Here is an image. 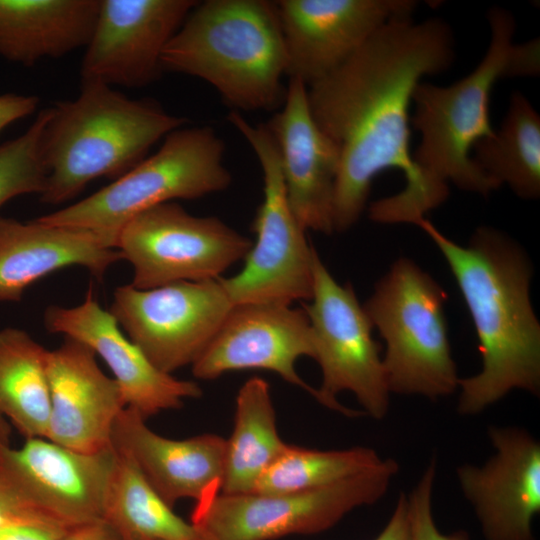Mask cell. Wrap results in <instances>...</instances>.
<instances>
[{
    "instance_id": "33",
    "label": "cell",
    "mask_w": 540,
    "mask_h": 540,
    "mask_svg": "<svg viewBox=\"0 0 540 540\" xmlns=\"http://www.w3.org/2000/svg\"><path fill=\"white\" fill-rule=\"evenodd\" d=\"M39 98L34 95L5 93L0 95V133L13 122L32 115L38 108Z\"/></svg>"
},
{
    "instance_id": "28",
    "label": "cell",
    "mask_w": 540,
    "mask_h": 540,
    "mask_svg": "<svg viewBox=\"0 0 540 540\" xmlns=\"http://www.w3.org/2000/svg\"><path fill=\"white\" fill-rule=\"evenodd\" d=\"M383 461L369 447L315 450L288 445L259 478L253 492L279 494L329 486L373 469Z\"/></svg>"
},
{
    "instance_id": "26",
    "label": "cell",
    "mask_w": 540,
    "mask_h": 540,
    "mask_svg": "<svg viewBox=\"0 0 540 540\" xmlns=\"http://www.w3.org/2000/svg\"><path fill=\"white\" fill-rule=\"evenodd\" d=\"M472 150L474 163L497 188L507 184L526 200L540 196V116L522 93L511 95L500 128Z\"/></svg>"
},
{
    "instance_id": "1",
    "label": "cell",
    "mask_w": 540,
    "mask_h": 540,
    "mask_svg": "<svg viewBox=\"0 0 540 540\" xmlns=\"http://www.w3.org/2000/svg\"><path fill=\"white\" fill-rule=\"evenodd\" d=\"M454 39L440 18L396 16L378 28L342 65L308 88L311 114L340 149L333 229L351 228L365 210L374 178L401 170L416 181L410 151L413 93L426 75L449 68Z\"/></svg>"
},
{
    "instance_id": "35",
    "label": "cell",
    "mask_w": 540,
    "mask_h": 540,
    "mask_svg": "<svg viewBox=\"0 0 540 540\" xmlns=\"http://www.w3.org/2000/svg\"><path fill=\"white\" fill-rule=\"evenodd\" d=\"M60 540H120L103 521H95L69 528Z\"/></svg>"
},
{
    "instance_id": "10",
    "label": "cell",
    "mask_w": 540,
    "mask_h": 540,
    "mask_svg": "<svg viewBox=\"0 0 540 540\" xmlns=\"http://www.w3.org/2000/svg\"><path fill=\"white\" fill-rule=\"evenodd\" d=\"M305 305L315 356L322 372L315 399L345 416L361 412L337 401L343 391L353 393L364 413L383 419L389 408V389L380 356L372 337V323L350 284L341 285L331 275L317 251L313 255V292Z\"/></svg>"
},
{
    "instance_id": "12",
    "label": "cell",
    "mask_w": 540,
    "mask_h": 540,
    "mask_svg": "<svg viewBox=\"0 0 540 540\" xmlns=\"http://www.w3.org/2000/svg\"><path fill=\"white\" fill-rule=\"evenodd\" d=\"M233 306L217 278L151 289L119 286L109 311L149 361L172 374L192 366Z\"/></svg>"
},
{
    "instance_id": "20",
    "label": "cell",
    "mask_w": 540,
    "mask_h": 540,
    "mask_svg": "<svg viewBox=\"0 0 540 540\" xmlns=\"http://www.w3.org/2000/svg\"><path fill=\"white\" fill-rule=\"evenodd\" d=\"M50 415L46 439L66 448L97 453L112 446V431L127 407L117 382L107 376L96 354L65 337L47 354Z\"/></svg>"
},
{
    "instance_id": "2",
    "label": "cell",
    "mask_w": 540,
    "mask_h": 540,
    "mask_svg": "<svg viewBox=\"0 0 540 540\" xmlns=\"http://www.w3.org/2000/svg\"><path fill=\"white\" fill-rule=\"evenodd\" d=\"M490 42L476 68L462 79L438 86L420 82L410 118L420 134L412 159L416 181L399 193L369 207L374 222L416 224L449 195L448 183L488 196L498 189L476 166L471 151L494 132L489 113L495 84L506 77L536 76L540 71L539 38L514 42L516 24L511 12L493 7L488 12Z\"/></svg>"
},
{
    "instance_id": "18",
    "label": "cell",
    "mask_w": 540,
    "mask_h": 540,
    "mask_svg": "<svg viewBox=\"0 0 540 540\" xmlns=\"http://www.w3.org/2000/svg\"><path fill=\"white\" fill-rule=\"evenodd\" d=\"M46 329L77 340L99 355L109 367L128 408L148 419L161 411L179 409L184 400L199 398L201 387L157 369L129 338L109 310L98 303L90 289L74 307L49 306L44 313Z\"/></svg>"
},
{
    "instance_id": "15",
    "label": "cell",
    "mask_w": 540,
    "mask_h": 540,
    "mask_svg": "<svg viewBox=\"0 0 540 540\" xmlns=\"http://www.w3.org/2000/svg\"><path fill=\"white\" fill-rule=\"evenodd\" d=\"M287 56L286 75L307 87L326 77L390 19L412 14L411 0L275 1Z\"/></svg>"
},
{
    "instance_id": "32",
    "label": "cell",
    "mask_w": 540,
    "mask_h": 540,
    "mask_svg": "<svg viewBox=\"0 0 540 540\" xmlns=\"http://www.w3.org/2000/svg\"><path fill=\"white\" fill-rule=\"evenodd\" d=\"M68 529L49 521L14 522L0 526V540H60Z\"/></svg>"
},
{
    "instance_id": "8",
    "label": "cell",
    "mask_w": 540,
    "mask_h": 540,
    "mask_svg": "<svg viewBox=\"0 0 540 540\" xmlns=\"http://www.w3.org/2000/svg\"><path fill=\"white\" fill-rule=\"evenodd\" d=\"M229 122L254 151L263 174V200L252 230L256 240L244 258L242 270L220 277L233 305L265 303L291 305L310 300L313 292L315 248L305 236L290 206L276 143L265 124L252 125L232 110Z\"/></svg>"
},
{
    "instance_id": "24",
    "label": "cell",
    "mask_w": 540,
    "mask_h": 540,
    "mask_svg": "<svg viewBox=\"0 0 540 540\" xmlns=\"http://www.w3.org/2000/svg\"><path fill=\"white\" fill-rule=\"evenodd\" d=\"M288 444L279 436L266 380L248 379L236 397L234 429L226 439L221 492H253L259 478L282 455Z\"/></svg>"
},
{
    "instance_id": "30",
    "label": "cell",
    "mask_w": 540,
    "mask_h": 540,
    "mask_svg": "<svg viewBox=\"0 0 540 540\" xmlns=\"http://www.w3.org/2000/svg\"><path fill=\"white\" fill-rule=\"evenodd\" d=\"M436 459L431 458L416 486L407 495L411 540H470L464 531L442 533L434 520L432 495L436 477Z\"/></svg>"
},
{
    "instance_id": "23",
    "label": "cell",
    "mask_w": 540,
    "mask_h": 540,
    "mask_svg": "<svg viewBox=\"0 0 540 540\" xmlns=\"http://www.w3.org/2000/svg\"><path fill=\"white\" fill-rule=\"evenodd\" d=\"M100 0H0V56L32 66L86 47Z\"/></svg>"
},
{
    "instance_id": "17",
    "label": "cell",
    "mask_w": 540,
    "mask_h": 540,
    "mask_svg": "<svg viewBox=\"0 0 540 540\" xmlns=\"http://www.w3.org/2000/svg\"><path fill=\"white\" fill-rule=\"evenodd\" d=\"M494 454L482 466L462 464L456 474L486 540H534L540 512V444L519 427L491 426Z\"/></svg>"
},
{
    "instance_id": "31",
    "label": "cell",
    "mask_w": 540,
    "mask_h": 540,
    "mask_svg": "<svg viewBox=\"0 0 540 540\" xmlns=\"http://www.w3.org/2000/svg\"><path fill=\"white\" fill-rule=\"evenodd\" d=\"M27 521L55 522L32 509L18 495L0 468V526L14 522Z\"/></svg>"
},
{
    "instance_id": "14",
    "label": "cell",
    "mask_w": 540,
    "mask_h": 540,
    "mask_svg": "<svg viewBox=\"0 0 540 540\" xmlns=\"http://www.w3.org/2000/svg\"><path fill=\"white\" fill-rule=\"evenodd\" d=\"M195 0H100L81 63V82L138 88L163 72L164 48Z\"/></svg>"
},
{
    "instance_id": "27",
    "label": "cell",
    "mask_w": 540,
    "mask_h": 540,
    "mask_svg": "<svg viewBox=\"0 0 540 540\" xmlns=\"http://www.w3.org/2000/svg\"><path fill=\"white\" fill-rule=\"evenodd\" d=\"M48 350L18 328L0 330V416L27 438H46Z\"/></svg>"
},
{
    "instance_id": "19",
    "label": "cell",
    "mask_w": 540,
    "mask_h": 540,
    "mask_svg": "<svg viewBox=\"0 0 540 540\" xmlns=\"http://www.w3.org/2000/svg\"><path fill=\"white\" fill-rule=\"evenodd\" d=\"M280 158L290 206L305 230L331 234L340 149L315 122L308 88L289 78L282 108L267 124Z\"/></svg>"
},
{
    "instance_id": "13",
    "label": "cell",
    "mask_w": 540,
    "mask_h": 540,
    "mask_svg": "<svg viewBox=\"0 0 540 540\" xmlns=\"http://www.w3.org/2000/svg\"><path fill=\"white\" fill-rule=\"evenodd\" d=\"M113 463L112 446L83 453L46 438H27L19 449L0 440V467L19 496L67 528L102 520Z\"/></svg>"
},
{
    "instance_id": "22",
    "label": "cell",
    "mask_w": 540,
    "mask_h": 540,
    "mask_svg": "<svg viewBox=\"0 0 540 540\" xmlns=\"http://www.w3.org/2000/svg\"><path fill=\"white\" fill-rule=\"evenodd\" d=\"M113 236L79 227L0 217V301L18 302L52 272L86 268L101 279L121 259Z\"/></svg>"
},
{
    "instance_id": "5",
    "label": "cell",
    "mask_w": 540,
    "mask_h": 540,
    "mask_svg": "<svg viewBox=\"0 0 540 540\" xmlns=\"http://www.w3.org/2000/svg\"><path fill=\"white\" fill-rule=\"evenodd\" d=\"M161 65L203 79L236 111L273 110L284 102L287 68L275 1H198L164 48Z\"/></svg>"
},
{
    "instance_id": "3",
    "label": "cell",
    "mask_w": 540,
    "mask_h": 540,
    "mask_svg": "<svg viewBox=\"0 0 540 540\" xmlns=\"http://www.w3.org/2000/svg\"><path fill=\"white\" fill-rule=\"evenodd\" d=\"M419 226L453 273L479 340L482 369L459 380L457 410L476 415L514 389L540 391V324L530 300L532 266L512 238L480 227L468 245L442 234L429 220Z\"/></svg>"
},
{
    "instance_id": "11",
    "label": "cell",
    "mask_w": 540,
    "mask_h": 540,
    "mask_svg": "<svg viewBox=\"0 0 540 540\" xmlns=\"http://www.w3.org/2000/svg\"><path fill=\"white\" fill-rule=\"evenodd\" d=\"M252 241L217 217H197L175 202L147 209L119 231L116 248L133 268L131 285L151 289L220 278Z\"/></svg>"
},
{
    "instance_id": "16",
    "label": "cell",
    "mask_w": 540,
    "mask_h": 540,
    "mask_svg": "<svg viewBox=\"0 0 540 540\" xmlns=\"http://www.w3.org/2000/svg\"><path fill=\"white\" fill-rule=\"evenodd\" d=\"M302 356L314 359V337L305 309L291 305H234L219 330L192 364L193 375L212 380L229 371L264 369L314 398L317 390L297 373Z\"/></svg>"
},
{
    "instance_id": "34",
    "label": "cell",
    "mask_w": 540,
    "mask_h": 540,
    "mask_svg": "<svg viewBox=\"0 0 540 540\" xmlns=\"http://www.w3.org/2000/svg\"><path fill=\"white\" fill-rule=\"evenodd\" d=\"M374 540H411L406 494L399 495L391 517Z\"/></svg>"
},
{
    "instance_id": "36",
    "label": "cell",
    "mask_w": 540,
    "mask_h": 540,
    "mask_svg": "<svg viewBox=\"0 0 540 540\" xmlns=\"http://www.w3.org/2000/svg\"><path fill=\"white\" fill-rule=\"evenodd\" d=\"M11 425L2 416H0V440L5 443H10Z\"/></svg>"
},
{
    "instance_id": "7",
    "label": "cell",
    "mask_w": 540,
    "mask_h": 540,
    "mask_svg": "<svg viewBox=\"0 0 540 540\" xmlns=\"http://www.w3.org/2000/svg\"><path fill=\"white\" fill-rule=\"evenodd\" d=\"M225 145L209 126L170 132L156 153L90 196L39 217L55 225L79 227L117 239L137 214L176 199H196L229 187Z\"/></svg>"
},
{
    "instance_id": "4",
    "label": "cell",
    "mask_w": 540,
    "mask_h": 540,
    "mask_svg": "<svg viewBox=\"0 0 540 540\" xmlns=\"http://www.w3.org/2000/svg\"><path fill=\"white\" fill-rule=\"evenodd\" d=\"M47 109L42 152L44 204L65 203L95 179H117L145 157L185 117L151 99H131L100 82H81L79 95Z\"/></svg>"
},
{
    "instance_id": "9",
    "label": "cell",
    "mask_w": 540,
    "mask_h": 540,
    "mask_svg": "<svg viewBox=\"0 0 540 540\" xmlns=\"http://www.w3.org/2000/svg\"><path fill=\"white\" fill-rule=\"evenodd\" d=\"M398 470L394 459L385 458L373 469L317 489L218 493L196 502L191 523L201 540H274L321 533L354 509L379 501Z\"/></svg>"
},
{
    "instance_id": "6",
    "label": "cell",
    "mask_w": 540,
    "mask_h": 540,
    "mask_svg": "<svg viewBox=\"0 0 540 540\" xmlns=\"http://www.w3.org/2000/svg\"><path fill=\"white\" fill-rule=\"evenodd\" d=\"M445 301V291L427 272L399 258L363 305L386 343L382 359L390 393L436 400L458 389Z\"/></svg>"
},
{
    "instance_id": "25",
    "label": "cell",
    "mask_w": 540,
    "mask_h": 540,
    "mask_svg": "<svg viewBox=\"0 0 540 540\" xmlns=\"http://www.w3.org/2000/svg\"><path fill=\"white\" fill-rule=\"evenodd\" d=\"M113 447V446H112ZM114 449L102 520L120 540H201L192 523L173 511L134 462Z\"/></svg>"
},
{
    "instance_id": "21",
    "label": "cell",
    "mask_w": 540,
    "mask_h": 540,
    "mask_svg": "<svg viewBox=\"0 0 540 540\" xmlns=\"http://www.w3.org/2000/svg\"><path fill=\"white\" fill-rule=\"evenodd\" d=\"M112 446L134 462L171 507L180 499L198 502L221 492L226 439L219 435L166 438L151 430L138 412L126 407L114 424Z\"/></svg>"
},
{
    "instance_id": "29",
    "label": "cell",
    "mask_w": 540,
    "mask_h": 540,
    "mask_svg": "<svg viewBox=\"0 0 540 540\" xmlns=\"http://www.w3.org/2000/svg\"><path fill=\"white\" fill-rule=\"evenodd\" d=\"M46 119L45 108L22 135L0 145V208L17 196L42 194L47 177L42 152Z\"/></svg>"
}]
</instances>
